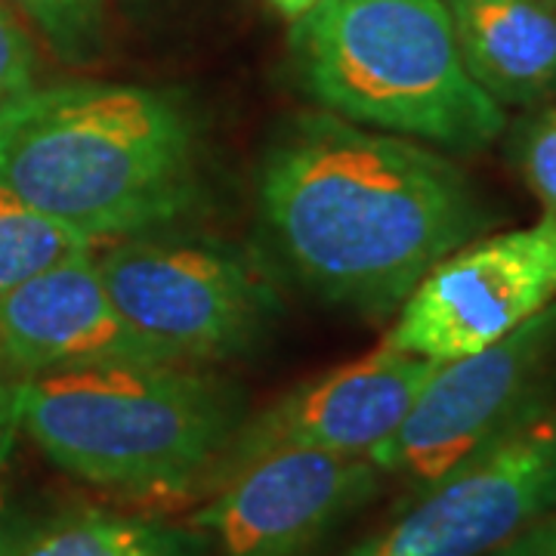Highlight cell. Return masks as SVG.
Segmentation results:
<instances>
[{
  "mask_svg": "<svg viewBox=\"0 0 556 556\" xmlns=\"http://www.w3.org/2000/svg\"><path fill=\"white\" fill-rule=\"evenodd\" d=\"M257 195L294 276L368 318L393 316L439 260L495 223L470 174L439 149L331 112L278 130Z\"/></svg>",
  "mask_w": 556,
  "mask_h": 556,
  "instance_id": "obj_1",
  "label": "cell"
},
{
  "mask_svg": "<svg viewBox=\"0 0 556 556\" xmlns=\"http://www.w3.org/2000/svg\"><path fill=\"white\" fill-rule=\"evenodd\" d=\"M0 182L93 244L146 236L199 201L195 124L152 87H31L0 102Z\"/></svg>",
  "mask_w": 556,
  "mask_h": 556,
  "instance_id": "obj_2",
  "label": "cell"
},
{
  "mask_svg": "<svg viewBox=\"0 0 556 556\" xmlns=\"http://www.w3.org/2000/svg\"><path fill=\"white\" fill-rule=\"evenodd\" d=\"M22 427L60 470L121 497H199L244 420L226 380L170 362H121L13 383Z\"/></svg>",
  "mask_w": 556,
  "mask_h": 556,
  "instance_id": "obj_3",
  "label": "cell"
},
{
  "mask_svg": "<svg viewBox=\"0 0 556 556\" xmlns=\"http://www.w3.org/2000/svg\"><path fill=\"white\" fill-rule=\"evenodd\" d=\"M294 68L321 112L477 155L507 115L467 75L442 0H318L294 20Z\"/></svg>",
  "mask_w": 556,
  "mask_h": 556,
  "instance_id": "obj_4",
  "label": "cell"
},
{
  "mask_svg": "<svg viewBox=\"0 0 556 556\" xmlns=\"http://www.w3.org/2000/svg\"><path fill=\"white\" fill-rule=\"evenodd\" d=\"M97 260L118 313L174 365L239 353L269 325L278 298L266 276L207 241L134 236Z\"/></svg>",
  "mask_w": 556,
  "mask_h": 556,
  "instance_id": "obj_5",
  "label": "cell"
},
{
  "mask_svg": "<svg viewBox=\"0 0 556 556\" xmlns=\"http://www.w3.org/2000/svg\"><path fill=\"white\" fill-rule=\"evenodd\" d=\"M556 514V396L448 473L405 495L343 556H489Z\"/></svg>",
  "mask_w": 556,
  "mask_h": 556,
  "instance_id": "obj_6",
  "label": "cell"
},
{
  "mask_svg": "<svg viewBox=\"0 0 556 556\" xmlns=\"http://www.w3.org/2000/svg\"><path fill=\"white\" fill-rule=\"evenodd\" d=\"M554 396L556 300L492 346L439 362L402 427L371 460L412 495Z\"/></svg>",
  "mask_w": 556,
  "mask_h": 556,
  "instance_id": "obj_7",
  "label": "cell"
},
{
  "mask_svg": "<svg viewBox=\"0 0 556 556\" xmlns=\"http://www.w3.org/2000/svg\"><path fill=\"white\" fill-rule=\"evenodd\" d=\"M556 300V217L477 236L442 257L402 300L383 346L430 362L470 356Z\"/></svg>",
  "mask_w": 556,
  "mask_h": 556,
  "instance_id": "obj_8",
  "label": "cell"
},
{
  "mask_svg": "<svg viewBox=\"0 0 556 556\" xmlns=\"http://www.w3.org/2000/svg\"><path fill=\"white\" fill-rule=\"evenodd\" d=\"M383 479L371 457L273 452L214 485L189 526L217 556H316Z\"/></svg>",
  "mask_w": 556,
  "mask_h": 556,
  "instance_id": "obj_9",
  "label": "cell"
},
{
  "mask_svg": "<svg viewBox=\"0 0 556 556\" xmlns=\"http://www.w3.org/2000/svg\"><path fill=\"white\" fill-rule=\"evenodd\" d=\"M437 365L380 343L368 356L300 383L269 408L241 420L199 497L273 452L371 457L402 427Z\"/></svg>",
  "mask_w": 556,
  "mask_h": 556,
  "instance_id": "obj_10",
  "label": "cell"
},
{
  "mask_svg": "<svg viewBox=\"0 0 556 556\" xmlns=\"http://www.w3.org/2000/svg\"><path fill=\"white\" fill-rule=\"evenodd\" d=\"M121 362L152 365L170 358L121 316L93 254L0 294V375L25 380Z\"/></svg>",
  "mask_w": 556,
  "mask_h": 556,
  "instance_id": "obj_11",
  "label": "cell"
},
{
  "mask_svg": "<svg viewBox=\"0 0 556 556\" xmlns=\"http://www.w3.org/2000/svg\"><path fill=\"white\" fill-rule=\"evenodd\" d=\"M467 75L501 109L556 97V0H442Z\"/></svg>",
  "mask_w": 556,
  "mask_h": 556,
  "instance_id": "obj_12",
  "label": "cell"
},
{
  "mask_svg": "<svg viewBox=\"0 0 556 556\" xmlns=\"http://www.w3.org/2000/svg\"><path fill=\"white\" fill-rule=\"evenodd\" d=\"M204 538L189 526L115 510H78L25 535L10 556H199Z\"/></svg>",
  "mask_w": 556,
  "mask_h": 556,
  "instance_id": "obj_13",
  "label": "cell"
},
{
  "mask_svg": "<svg viewBox=\"0 0 556 556\" xmlns=\"http://www.w3.org/2000/svg\"><path fill=\"white\" fill-rule=\"evenodd\" d=\"M93 251V241L78 236L60 219L40 214L7 182H0V294Z\"/></svg>",
  "mask_w": 556,
  "mask_h": 556,
  "instance_id": "obj_14",
  "label": "cell"
},
{
  "mask_svg": "<svg viewBox=\"0 0 556 556\" xmlns=\"http://www.w3.org/2000/svg\"><path fill=\"white\" fill-rule=\"evenodd\" d=\"M25 20L68 65H90L105 53V0H0Z\"/></svg>",
  "mask_w": 556,
  "mask_h": 556,
  "instance_id": "obj_15",
  "label": "cell"
},
{
  "mask_svg": "<svg viewBox=\"0 0 556 556\" xmlns=\"http://www.w3.org/2000/svg\"><path fill=\"white\" fill-rule=\"evenodd\" d=\"M510 152L526 186L556 217V102H541L529 118L519 121Z\"/></svg>",
  "mask_w": 556,
  "mask_h": 556,
  "instance_id": "obj_16",
  "label": "cell"
},
{
  "mask_svg": "<svg viewBox=\"0 0 556 556\" xmlns=\"http://www.w3.org/2000/svg\"><path fill=\"white\" fill-rule=\"evenodd\" d=\"M38 53L25 35L20 16L0 3V102L13 100L35 87Z\"/></svg>",
  "mask_w": 556,
  "mask_h": 556,
  "instance_id": "obj_17",
  "label": "cell"
},
{
  "mask_svg": "<svg viewBox=\"0 0 556 556\" xmlns=\"http://www.w3.org/2000/svg\"><path fill=\"white\" fill-rule=\"evenodd\" d=\"M489 556H556V514L538 519L535 526H529Z\"/></svg>",
  "mask_w": 556,
  "mask_h": 556,
  "instance_id": "obj_18",
  "label": "cell"
},
{
  "mask_svg": "<svg viewBox=\"0 0 556 556\" xmlns=\"http://www.w3.org/2000/svg\"><path fill=\"white\" fill-rule=\"evenodd\" d=\"M22 538L16 532V522H13V514H10V501H7V492H3V482H0V556H10V551L20 544Z\"/></svg>",
  "mask_w": 556,
  "mask_h": 556,
  "instance_id": "obj_19",
  "label": "cell"
},
{
  "mask_svg": "<svg viewBox=\"0 0 556 556\" xmlns=\"http://www.w3.org/2000/svg\"><path fill=\"white\" fill-rule=\"evenodd\" d=\"M273 3V10H276L278 16H285V20H300L303 13H309L313 7H316L318 0H269Z\"/></svg>",
  "mask_w": 556,
  "mask_h": 556,
  "instance_id": "obj_20",
  "label": "cell"
},
{
  "mask_svg": "<svg viewBox=\"0 0 556 556\" xmlns=\"http://www.w3.org/2000/svg\"><path fill=\"white\" fill-rule=\"evenodd\" d=\"M10 393H13V383H3V380H0V433H7V427H13Z\"/></svg>",
  "mask_w": 556,
  "mask_h": 556,
  "instance_id": "obj_21",
  "label": "cell"
}]
</instances>
